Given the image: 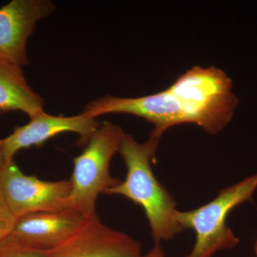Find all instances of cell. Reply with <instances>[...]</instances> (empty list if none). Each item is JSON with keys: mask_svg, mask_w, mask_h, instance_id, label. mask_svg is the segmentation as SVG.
<instances>
[{"mask_svg": "<svg viewBox=\"0 0 257 257\" xmlns=\"http://www.w3.org/2000/svg\"><path fill=\"white\" fill-rule=\"evenodd\" d=\"M232 87L221 69L194 66L160 92L132 98L105 96L89 102L82 113L93 118L134 115L151 123L150 134L160 139L170 128L185 124L215 135L231 122L239 102Z\"/></svg>", "mask_w": 257, "mask_h": 257, "instance_id": "6da1fadb", "label": "cell"}, {"mask_svg": "<svg viewBox=\"0 0 257 257\" xmlns=\"http://www.w3.org/2000/svg\"><path fill=\"white\" fill-rule=\"evenodd\" d=\"M161 139L150 134L145 143L125 135L119 153L126 167V178L107 194L120 195L140 206L147 216L155 243L173 239L183 229L177 220V204L152 168Z\"/></svg>", "mask_w": 257, "mask_h": 257, "instance_id": "7a4b0ae2", "label": "cell"}, {"mask_svg": "<svg viewBox=\"0 0 257 257\" xmlns=\"http://www.w3.org/2000/svg\"><path fill=\"white\" fill-rule=\"evenodd\" d=\"M257 189V173L223 189L210 202L188 211H179L177 220L182 229L195 234V242L185 257H213L233 249L240 240L226 224L230 212L251 200Z\"/></svg>", "mask_w": 257, "mask_h": 257, "instance_id": "3957f363", "label": "cell"}, {"mask_svg": "<svg viewBox=\"0 0 257 257\" xmlns=\"http://www.w3.org/2000/svg\"><path fill=\"white\" fill-rule=\"evenodd\" d=\"M125 135L118 125L104 121L88 140L82 154L74 159L71 205L88 219L97 216L99 194L121 182L111 176L109 166Z\"/></svg>", "mask_w": 257, "mask_h": 257, "instance_id": "277c9868", "label": "cell"}, {"mask_svg": "<svg viewBox=\"0 0 257 257\" xmlns=\"http://www.w3.org/2000/svg\"><path fill=\"white\" fill-rule=\"evenodd\" d=\"M0 191L15 218L37 212L72 209V182L44 181L25 175L14 160L0 171Z\"/></svg>", "mask_w": 257, "mask_h": 257, "instance_id": "5b68a950", "label": "cell"}, {"mask_svg": "<svg viewBox=\"0 0 257 257\" xmlns=\"http://www.w3.org/2000/svg\"><path fill=\"white\" fill-rule=\"evenodd\" d=\"M28 124L17 126L9 136L2 140L7 162L13 161L20 150L32 147H42L51 138L65 133L79 136V145H85L100 124L82 113L72 116H54L42 111L32 117Z\"/></svg>", "mask_w": 257, "mask_h": 257, "instance_id": "8992f818", "label": "cell"}, {"mask_svg": "<svg viewBox=\"0 0 257 257\" xmlns=\"http://www.w3.org/2000/svg\"><path fill=\"white\" fill-rule=\"evenodd\" d=\"M142 244L121 231L88 219L72 236L50 250V257H140Z\"/></svg>", "mask_w": 257, "mask_h": 257, "instance_id": "52a82bcc", "label": "cell"}, {"mask_svg": "<svg viewBox=\"0 0 257 257\" xmlns=\"http://www.w3.org/2000/svg\"><path fill=\"white\" fill-rule=\"evenodd\" d=\"M55 10L47 0H13L0 8V58L28 64L27 42L39 20Z\"/></svg>", "mask_w": 257, "mask_h": 257, "instance_id": "ba28073f", "label": "cell"}, {"mask_svg": "<svg viewBox=\"0 0 257 257\" xmlns=\"http://www.w3.org/2000/svg\"><path fill=\"white\" fill-rule=\"evenodd\" d=\"M88 218L70 209L37 212L17 218L10 234L40 249H53L69 239Z\"/></svg>", "mask_w": 257, "mask_h": 257, "instance_id": "9c48e42d", "label": "cell"}, {"mask_svg": "<svg viewBox=\"0 0 257 257\" xmlns=\"http://www.w3.org/2000/svg\"><path fill=\"white\" fill-rule=\"evenodd\" d=\"M43 99L25 78L22 66L0 58V114L22 111L31 118L44 111Z\"/></svg>", "mask_w": 257, "mask_h": 257, "instance_id": "30bf717a", "label": "cell"}, {"mask_svg": "<svg viewBox=\"0 0 257 257\" xmlns=\"http://www.w3.org/2000/svg\"><path fill=\"white\" fill-rule=\"evenodd\" d=\"M0 257H50V251L32 246L10 233L0 241Z\"/></svg>", "mask_w": 257, "mask_h": 257, "instance_id": "8fae6325", "label": "cell"}, {"mask_svg": "<svg viewBox=\"0 0 257 257\" xmlns=\"http://www.w3.org/2000/svg\"><path fill=\"white\" fill-rule=\"evenodd\" d=\"M15 220L16 218L10 211L0 191V241L11 232Z\"/></svg>", "mask_w": 257, "mask_h": 257, "instance_id": "7c38bea8", "label": "cell"}, {"mask_svg": "<svg viewBox=\"0 0 257 257\" xmlns=\"http://www.w3.org/2000/svg\"><path fill=\"white\" fill-rule=\"evenodd\" d=\"M140 257H166L165 251L160 243H155L153 246L145 254L142 255Z\"/></svg>", "mask_w": 257, "mask_h": 257, "instance_id": "4fadbf2b", "label": "cell"}, {"mask_svg": "<svg viewBox=\"0 0 257 257\" xmlns=\"http://www.w3.org/2000/svg\"><path fill=\"white\" fill-rule=\"evenodd\" d=\"M8 164L6 159H5L4 151H3V143L2 140H0V171Z\"/></svg>", "mask_w": 257, "mask_h": 257, "instance_id": "5bb4252c", "label": "cell"}, {"mask_svg": "<svg viewBox=\"0 0 257 257\" xmlns=\"http://www.w3.org/2000/svg\"><path fill=\"white\" fill-rule=\"evenodd\" d=\"M255 253H256V256L257 257V239L256 243H255Z\"/></svg>", "mask_w": 257, "mask_h": 257, "instance_id": "9a60e30c", "label": "cell"}]
</instances>
